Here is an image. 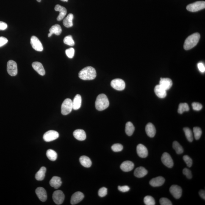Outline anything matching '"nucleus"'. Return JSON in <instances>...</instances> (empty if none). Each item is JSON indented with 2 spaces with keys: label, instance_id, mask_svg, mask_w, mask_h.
Instances as JSON below:
<instances>
[{
  "label": "nucleus",
  "instance_id": "1",
  "mask_svg": "<svg viewBox=\"0 0 205 205\" xmlns=\"http://www.w3.org/2000/svg\"><path fill=\"white\" fill-rule=\"evenodd\" d=\"M97 76L95 69L89 66L82 69L79 73V77L84 80H91L95 79Z\"/></svg>",
  "mask_w": 205,
  "mask_h": 205
},
{
  "label": "nucleus",
  "instance_id": "2",
  "mask_svg": "<svg viewBox=\"0 0 205 205\" xmlns=\"http://www.w3.org/2000/svg\"><path fill=\"white\" fill-rule=\"evenodd\" d=\"M200 35L198 33H195L189 36L186 39L184 44V47L186 50L192 49L196 46L199 41Z\"/></svg>",
  "mask_w": 205,
  "mask_h": 205
},
{
  "label": "nucleus",
  "instance_id": "3",
  "mask_svg": "<svg viewBox=\"0 0 205 205\" xmlns=\"http://www.w3.org/2000/svg\"><path fill=\"white\" fill-rule=\"evenodd\" d=\"M109 104V100L104 94H101L97 97L95 103V108L97 110H104L108 107Z\"/></svg>",
  "mask_w": 205,
  "mask_h": 205
},
{
  "label": "nucleus",
  "instance_id": "4",
  "mask_svg": "<svg viewBox=\"0 0 205 205\" xmlns=\"http://www.w3.org/2000/svg\"><path fill=\"white\" fill-rule=\"evenodd\" d=\"M205 8V2L199 1L188 5L187 6V9L189 11L194 12L203 10Z\"/></svg>",
  "mask_w": 205,
  "mask_h": 205
},
{
  "label": "nucleus",
  "instance_id": "5",
  "mask_svg": "<svg viewBox=\"0 0 205 205\" xmlns=\"http://www.w3.org/2000/svg\"><path fill=\"white\" fill-rule=\"evenodd\" d=\"M73 109L72 101L69 98L64 100L61 106V113L64 115H68Z\"/></svg>",
  "mask_w": 205,
  "mask_h": 205
},
{
  "label": "nucleus",
  "instance_id": "6",
  "mask_svg": "<svg viewBox=\"0 0 205 205\" xmlns=\"http://www.w3.org/2000/svg\"><path fill=\"white\" fill-rule=\"evenodd\" d=\"M7 71L10 76L16 75L18 73V68L16 62L13 60H9L7 64Z\"/></svg>",
  "mask_w": 205,
  "mask_h": 205
},
{
  "label": "nucleus",
  "instance_id": "7",
  "mask_svg": "<svg viewBox=\"0 0 205 205\" xmlns=\"http://www.w3.org/2000/svg\"><path fill=\"white\" fill-rule=\"evenodd\" d=\"M111 85L112 88L119 91L124 90L126 87V83L124 81L119 78L112 80L111 82Z\"/></svg>",
  "mask_w": 205,
  "mask_h": 205
},
{
  "label": "nucleus",
  "instance_id": "8",
  "mask_svg": "<svg viewBox=\"0 0 205 205\" xmlns=\"http://www.w3.org/2000/svg\"><path fill=\"white\" fill-rule=\"evenodd\" d=\"M59 137V133L56 131L49 130L44 134L43 138L46 142H51L56 140Z\"/></svg>",
  "mask_w": 205,
  "mask_h": 205
},
{
  "label": "nucleus",
  "instance_id": "9",
  "mask_svg": "<svg viewBox=\"0 0 205 205\" xmlns=\"http://www.w3.org/2000/svg\"><path fill=\"white\" fill-rule=\"evenodd\" d=\"M65 199V195L61 190H57L53 192V199L55 204L60 205L62 204Z\"/></svg>",
  "mask_w": 205,
  "mask_h": 205
},
{
  "label": "nucleus",
  "instance_id": "10",
  "mask_svg": "<svg viewBox=\"0 0 205 205\" xmlns=\"http://www.w3.org/2000/svg\"><path fill=\"white\" fill-rule=\"evenodd\" d=\"M31 44L32 47L35 50L38 51H43V48L41 42L37 37L32 36L31 39Z\"/></svg>",
  "mask_w": 205,
  "mask_h": 205
},
{
  "label": "nucleus",
  "instance_id": "11",
  "mask_svg": "<svg viewBox=\"0 0 205 205\" xmlns=\"http://www.w3.org/2000/svg\"><path fill=\"white\" fill-rule=\"evenodd\" d=\"M161 160L164 165L169 168H172L173 167V159L168 153H164L161 157Z\"/></svg>",
  "mask_w": 205,
  "mask_h": 205
},
{
  "label": "nucleus",
  "instance_id": "12",
  "mask_svg": "<svg viewBox=\"0 0 205 205\" xmlns=\"http://www.w3.org/2000/svg\"><path fill=\"white\" fill-rule=\"evenodd\" d=\"M170 191L173 196L177 199L181 198L182 195V189L178 185H172L170 188Z\"/></svg>",
  "mask_w": 205,
  "mask_h": 205
},
{
  "label": "nucleus",
  "instance_id": "13",
  "mask_svg": "<svg viewBox=\"0 0 205 205\" xmlns=\"http://www.w3.org/2000/svg\"><path fill=\"white\" fill-rule=\"evenodd\" d=\"M84 194L82 192H77L72 196L70 201L71 205H75L80 202L84 198Z\"/></svg>",
  "mask_w": 205,
  "mask_h": 205
},
{
  "label": "nucleus",
  "instance_id": "14",
  "mask_svg": "<svg viewBox=\"0 0 205 205\" xmlns=\"http://www.w3.org/2000/svg\"><path fill=\"white\" fill-rule=\"evenodd\" d=\"M159 85L167 91L171 88L173 85V82L170 78H161Z\"/></svg>",
  "mask_w": 205,
  "mask_h": 205
},
{
  "label": "nucleus",
  "instance_id": "15",
  "mask_svg": "<svg viewBox=\"0 0 205 205\" xmlns=\"http://www.w3.org/2000/svg\"><path fill=\"white\" fill-rule=\"evenodd\" d=\"M137 155L142 158H146L148 155V149L145 145L142 144H139L137 145Z\"/></svg>",
  "mask_w": 205,
  "mask_h": 205
},
{
  "label": "nucleus",
  "instance_id": "16",
  "mask_svg": "<svg viewBox=\"0 0 205 205\" xmlns=\"http://www.w3.org/2000/svg\"><path fill=\"white\" fill-rule=\"evenodd\" d=\"M36 194L39 200L42 202L46 201L47 199V195L46 190L43 188L38 187L35 191Z\"/></svg>",
  "mask_w": 205,
  "mask_h": 205
},
{
  "label": "nucleus",
  "instance_id": "17",
  "mask_svg": "<svg viewBox=\"0 0 205 205\" xmlns=\"http://www.w3.org/2000/svg\"><path fill=\"white\" fill-rule=\"evenodd\" d=\"M54 9L56 11L60 12V13H59L57 18V21H60L63 19L67 13V9H66L65 8L62 7V6L59 5H57L55 7Z\"/></svg>",
  "mask_w": 205,
  "mask_h": 205
},
{
  "label": "nucleus",
  "instance_id": "18",
  "mask_svg": "<svg viewBox=\"0 0 205 205\" xmlns=\"http://www.w3.org/2000/svg\"><path fill=\"white\" fill-rule=\"evenodd\" d=\"M165 181L164 178L162 176H159L152 179L150 181L149 184L153 187H157L162 185Z\"/></svg>",
  "mask_w": 205,
  "mask_h": 205
},
{
  "label": "nucleus",
  "instance_id": "19",
  "mask_svg": "<svg viewBox=\"0 0 205 205\" xmlns=\"http://www.w3.org/2000/svg\"><path fill=\"white\" fill-rule=\"evenodd\" d=\"M32 67L40 75L44 76L45 74V71L43 65L40 62H34L32 64Z\"/></svg>",
  "mask_w": 205,
  "mask_h": 205
},
{
  "label": "nucleus",
  "instance_id": "20",
  "mask_svg": "<svg viewBox=\"0 0 205 205\" xmlns=\"http://www.w3.org/2000/svg\"><path fill=\"white\" fill-rule=\"evenodd\" d=\"M134 163L130 161H125L121 164L120 166L122 170L126 172L131 171L134 169Z\"/></svg>",
  "mask_w": 205,
  "mask_h": 205
},
{
  "label": "nucleus",
  "instance_id": "21",
  "mask_svg": "<svg viewBox=\"0 0 205 205\" xmlns=\"http://www.w3.org/2000/svg\"><path fill=\"white\" fill-rule=\"evenodd\" d=\"M73 135L76 140L81 141L85 140L86 138L85 131L82 129L75 130L73 133Z\"/></svg>",
  "mask_w": 205,
  "mask_h": 205
},
{
  "label": "nucleus",
  "instance_id": "22",
  "mask_svg": "<svg viewBox=\"0 0 205 205\" xmlns=\"http://www.w3.org/2000/svg\"><path fill=\"white\" fill-rule=\"evenodd\" d=\"M145 132L148 137H154L156 134V129L154 125L151 123H148L145 126Z\"/></svg>",
  "mask_w": 205,
  "mask_h": 205
},
{
  "label": "nucleus",
  "instance_id": "23",
  "mask_svg": "<svg viewBox=\"0 0 205 205\" xmlns=\"http://www.w3.org/2000/svg\"><path fill=\"white\" fill-rule=\"evenodd\" d=\"M154 92L156 96L159 98H163L167 96V90L162 88L160 85H157L155 87Z\"/></svg>",
  "mask_w": 205,
  "mask_h": 205
},
{
  "label": "nucleus",
  "instance_id": "24",
  "mask_svg": "<svg viewBox=\"0 0 205 205\" xmlns=\"http://www.w3.org/2000/svg\"><path fill=\"white\" fill-rule=\"evenodd\" d=\"M148 171L145 167H139L135 169L134 171V175L138 178H143L148 174Z\"/></svg>",
  "mask_w": 205,
  "mask_h": 205
},
{
  "label": "nucleus",
  "instance_id": "25",
  "mask_svg": "<svg viewBox=\"0 0 205 205\" xmlns=\"http://www.w3.org/2000/svg\"><path fill=\"white\" fill-rule=\"evenodd\" d=\"M49 184L52 187L54 188L55 189H57L61 185L62 181L60 178L54 176L50 181Z\"/></svg>",
  "mask_w": 205,
  "mask_h": 205
},
{
  "label": "nucleus",
  "instance_id": "26",
  "mask_svg": "<svg viewBox=\"0 0 205 205\" xmlns=\"http://www.w3.org/2000/svg\"><path fill=\"white\" fill-rule=\"evenodd\" d=\"M82 103V98L80 95L77 94L75 96L72 101L73 109L78 110L80 108Z\"/></svg>",
  "mask_w": 205,
  "mask_h": 205
},
{
  "label": "nucleus",
  "instance_id": "27",
  "mask_svg": "<svg viewBox=\"0 0 205 205\" xmlns=\"http://www.w3.org/2000/svg\"><path fill=\"white\" fill-rule=\"evenodd\" d=\"M79 162L81 165L86 167H90L92 165V162L90 158L86 156H82L79 158Z\"/></svg>",
  "mask_w": 205,
  "mask_h": 205
},
{
  "label": "nucleus",
  "instance_id": "28",
  "mask_svg": "<svg viewBox=\"0 0 205 205\" xmlns=\"http://www.w3.org/2000/svg\"><path fill=\"white\" fill-rule=\"evenodd\" d=\"M74 16L72 14L70 13L64 19L63 21V24L67 28L71 27L73 26V20Z\"/></svg>",
  "mask_w": 205,
  "mask_h": 205
},
{
  "label": "nucleus",
  "instance_id": "29",
  "mask_svg": "<svg viewBox=\"0 0 205 205\" xmlns=\"http://www.w3.org/2000/svg\"><path fill=\"white\" fill-rule=\"evenodd\" d=\"M46 169L45 167H42L35 175V178L37 181H41L44 179Z\"/></svg>",
  "mask_w": 205,
  "mask_h": 205
},
{
  "label": "nucleus",
  "instance_id": "30",
  "mask_svg": "<svg viewBox=\"0 0 205 205\" xmlns=\"http://www.w3.org/2000/svg\"><path fill=\"white\" fill-rule=\"evenodd\" d=\"M49 33L57 35H60L62 32V28L59 25L56 24L51 27L49 30Z\"/></svg>",
  "mask_w": 205,
  "mask_h": 205
},
{
  "label": "nucleus",
  "instance_id": "31",
  "mask_svg": "<svg viewBox=\"0 0 205 205\" xmlns=\"http://www.w3.org/2000/svg\"><path fill=\"white\" fill-rule=\"evenodd\" d=\"M134 125L130 122H128L126 123V134L128 136H131L132 135L134 132Z\"/></svg>",
  "mask_w": 205,
  "mask_h": 205
},
{
  "label": "nucleus",
  "instance_id": "32",
  "mask_svg": "<svg viewBox=\"0 0 205 205\" xmlns=\"http://www.w3.org/2000/svg\"><path fill=\"white\" fill-rule=\"evenodd\" d=\"M46 156L48 159L51 161H54L56 160L57 157V153L54 150L49 149L47 151Z\"/></svg>",
  "mask_w": 205,
  "mask_h": 205
},
{
  "label": "nucleus",
  "instance_id": "33",
  "mask_svg": "<svg viewBox=\"0 0 205 205\" xmlns=\"http://www.w3.org/2000/svg\"><path fill=\"white\" fill-rule=\"evenodd\" d=\"M190 109L188 104L187 103H181L179 104L178 109V113L182 114L184 112H188Z\"/></svg>",
  "mask_w": 205,
  "mask_h": 205
},
{
  "label": "nucleus",
  "instance_id": "34",
  "mask_svg": "<svg viewBox=\"0 0 205 205\" xmlns=\"http://www.w3.org/2000/svg\"><path fill=\"white\" fill-rule=\"evenodd\" d=\"M173 147L178 154H181L184 152V149L182 146L177 141H175L173 142Z\"/></svg>",
  "mask_w": 205,
  "mask_h": 205
},
{
  "label": "nucleus",
  "instance_id": "35",
  "mask_svg": "<svg viewBox=\"0 0 205 205\" xmlns=\"http://www.w3.org/2000/svg\"><path fill=\"white\" fill-rule=\"evenodd\" d=\"M184 131L187 140L189 142H192L193 140V136L191 130L190 128L188 127H185L184 128Z\"/></svg>",
  "mask_w": 205,
  "mask_h": 205
},
{
  "label": "nucleus",
  "instance_id": "36",
  "mask_svg": "<svg viewBox=\"0 0 205 205\" xmlns=\"http://www.w3.org/2000/svg\"><path fill=\"white\" fill-rule=\"evenodd\" d=\"M144 203L146 205H155L156 202L154 199L150 196H145L144 199Z\"/></svg>",
  "mask_w": 205,
  "mask_h": 205
},
{
  "label": "nucleus",
  "instance_id": "37",
  "mask_svg": "<svg viewBox=\"0 0 205 205\" xmlns=\"http://www.w3.org/2000/svg\"><path fill=\"white\" fill-rule=\"evenodd\" d=\"M64 43L65 44L69 45L70 46H73L75 45V42L73 40L72 37L71 35H69L67 36L64 38Z\"/></svg>",
  "mask_w": 205,
  "mask_h": 205
},
{
  "label": "nucleus",
  "instance_id": "38",
  "mask_svg": "<svg viewBox=\"0 0 205 205\" xmlns=\"http://www.w3.org/2000/svg\"><path fill=\"white\" fill-rule=\"evenodd\" d=\"M193 131L196 140H199L202 134V131L201 128L199 127H194Z\"/></svg>",
  "mask_w": 205,
  "mask_h": 205
},
{
  "label": "nucleus",
  "instance_id": "39",
  "mask_svg": "<svg viewBox=\"0 0 205 205\" xmlns=\"http://www.w3.org/2000/svg\"><path fill=\"white\" fill-rule=\"evenodd\" d=\"M112 151L115 152H119L123 149V145L120 144H115L112 145Z\"/></svg>",
  "mask_w": 205,
  "mask_h": 205
},
{
  "label": "nucleus",
  "instance_id": "40",
  "mask_svg": "<svg viewBox=\"0 0 205 205\" xmlns=\"http://www.w3.org/2000/svg\"><path fill=\"white\" fill-rule=\"evenodd\" d=\"M75 49L73 48H69L66 50L65 53L67 57L70 59L73 58L75 55Z\"/></svg>",
  "mask_w": 205,
  "mask_h": 205
},
{
  "label": "nucleus",
  "instance_id": "41",
  "mask_svg": "<svg viewBox=\"0 0 205 205\" xmlns=\"http://www.w3.org/2000/svg\"><path fill=\"white\" fill-rule=\"evenodd\" d=\"M183 159L184 162L186 163L188 167H190L192 166V159L190 156L187 155H185L183 156Z\"/></svg>",
  "mask_w": 205,
  "mask_h": 205
},
{
  "label": "nucleus",
  "instance_id": "42",
  "mask_svg": "<svg viewBox=\"0 0 205 205\" xmlns=\"http://www.w3.org/2000/svg\"><path fill=\"white\" fill-rule=\"evenodd\" d=\"M107 189L105 187H103L101 188L98 191V194L99 196L101 197H103L106 196L107 194Z\"/></svg>",
  "mask_w": 205,
  "mask_h": 205
},
{
  "label": "nucleus",
  "instance_id": "43",
  "mask_svg": "<svg viewBox=\"0 0 205 205\" xmlns=\"http://www.w3.org/2000/svg\"><path fill=\"white\" fill-rule=\"evenodd\" d=\"M192 106L193 110L199 111L201 110L203 108V105L201 103L198 102L192 103Z\"/></svg>",
  "mask_w": 205,
  "mask_h": 205
},
{
  "label": "nucleus",
  "instance_id": "44",
  "mask_svg": "<svg viewBox=\"0 0 205 205\" xmlns=\"http://www.w3.org/2000/svg\"><path fill=\"white\" fill-rule=\"evenodd\" d=\"M159 203L161 205H172L171 201L168 199L165 198H161L159 200Z\"/></svg>",
  "mask_w": 205,
  "mask_h": 205
},
{
  "label": "nucleus",
  "instance_id": "45",
  "mask_svg": "<svg viewBox=\"0 0 205 205\" xmlns=\"http://www.w3.org/2000/svg\"><path fill=\"white\" fill-rule=\"evenodd\" d=\"M183 173L185 175L188 179H191L192 178V175L191 171L188 169L185 168L183 170Z\"/></svg>",
  "mask_w": 205,
  "mask_h": 205
},
{
  "label": "nucleus",
  "instance_id": "46",
  "mask_svg": "<svg viewBox=\"0 0 205 205\" xmlns=\"http://www.w3.org/2000/svg\"><path fill=\"white\" fill-rule=\"evenodd\" d=\"M118 189L120 191L123 192H126L129 191L130 188L128 186L125 185L123 186H119L118 187Z\"/></svg>",
  "mask_w": 205,
  "mask_h": 205
},
{
  "label": "nucleus",
  "instance_id": "47",
  "mask_svg": "<svg viewBox=\"0 0 205 205\" xmlns=\"http://www.w3.org/2000/svg\"><path fill=\"white\" fill-rule=\"evenodd\" d=\"M8 42V40L5 37H0V47L2 46L5 45Z\"/></svg>",
  "mask_w": 205,
  "mask_h": 205
},
{
  "label": "nucleus",
  "instance_id": "48",
  "mask_svg": "<svg viewBox=\"0 0 205 205\" xmlns=\"http://www.w3.org/2000/svg\"><path fill=\"white\" fill-rule=\"evenodd\" d=\"M198 69L202 73H204L205 71V67L204 64L202 62H200L198 64Z\"/></svg>",
  "mask_w": 205,
  "mask_h": 205
},
{
  "label": "nucleus",
  "instance_id": "49",
  "mask_svg": "<svg viewBox=\"0 0 205 205\" xmlns=\"http://www.w3.org/2000/svg\"><path fill=\"white\" fill-rule=\"evenodd\" d=\"M7 27V24L5 23L0 21V31L5 30Z\"/></svg>",
  "mask_w": 205,
  "mask_h": 205
},
{
  "label": "nucleus",
  "instance_id": "50",
  "mask_svg": "<svg viewBox=\"0 0 205 205\" xmlns=\"http://www.w3.org/2000/svg\"><path fill=\"white\" fill-rule=\"evenodd\" d=\"M200 196L203 199L205 200V192L204 190H201L199 192Z\"/></svg>",
  "mask_w": 205,
  "mask_h": 205
},
{
  "label": "nucleus",
  "instance_id": "51",
  "mask_svg": "<svg viewBox=\"0 0 205 205\" xmlns=\"http://www.w3.org/2000/svg\"><path fill=\"white\" fill-rule=\"evenodd\" d=\"M52 35V34H51L50 33H49L48 34V37H50Z\"/></svg>",
  "mask_w": 205,
  "mask_h": 205
},
{
  "label": "nucleus",
  "instance_id": "52",
  "mask_svg": "<svg viewBox=\"0 0 205 205\" xmlns=\"http://www.w3.org/2000/svg\"><path fill=\"white\" fill-rule=\"evenodd\" d=\"M60 1L63 2H68V0H60Z\"/></svg>",
  "mask_w": 205,
  "mask_h": 205
},
{
  "label": "nucleus",
  "instance_id": "53",
  "mask_svg": "<svg viewBox=\"0 0 205 205\" xmlns=\"http://www.w3.org/2000/svg\"><path fill=\"white\" fill-rule=\"evenodd\" d=\"M37 2H40L41 1V0H37Z\"/></svg>",
  "mask_w": 205,
  "mask_h": 205
}]
</instances>
